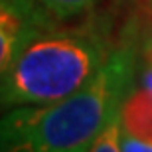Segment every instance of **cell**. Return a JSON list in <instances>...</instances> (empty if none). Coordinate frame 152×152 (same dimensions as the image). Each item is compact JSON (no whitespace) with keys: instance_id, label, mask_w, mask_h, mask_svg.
Returning a JSON list of instances; mask_svg holds the SVG:
<instances>
[{"instance_id":"cell-1","label":"cell","mask_w":152,"mask_h":152,"mask_svg":"<svg viewBox=\"0 0 152 152\" xmlns=\"http://www.w3.org/2000/svg\"><path fill=\"white\" fill-rule=\"evenodd\" d=\"M138 57L129 45L113 50L75 93L45 105L12 107L0 117V152H83L105 124L121 115L138 79Z\"/></svg>"},{"instance_id":"cell-2","label":"cell","mask_w":152,"mask_h":152,"mask_svg":"<svg viewBox=\"0 0 152 152\" xmlns=\"http://www.w3.org/2000/svg\"><path fill=\"white\" fill-rule=\"evenodd\" d=\"M111 51L95 30H45L24 48L4 77L0 107L45 105L71 95L101 69Z\"/></svg>"},{"instance_id":"cell-3","label":"cell","mask_w":152,"mask_h":152,"mask_svg":"<svg viewBox=\"0 0 152 152\" xmlns=\"http://www.w3.org/2000/svg\"><path fill=\"white\" fill-rule=\"evenodd\" d=\"M50 18L36 0H0V85L24 48L53 28Z\"/></svg>"},{"instance_id":"cell-4","label":"cell","mask_w":152,"mask_h":152,"mask_svg":"<svg viewBox=\"0 0 152 152\" xmlns=\"http://www.w3.org/2000/svg\"><path fill=\"white\" fill-rule=\"evenodd\" d=\"M36 2L57 20L87 14L99 4V0H36Z\"/></svg>"},{"instance_id":"cell-5","label":"cell","mask_w":152,"mask_h":152,"mask_svg":"<svg viewBox=\"0 0 152 152\" xmlns=\"http://www.w3.org/2000/svg\"><path fill=\"white\" fill-rule=\"evenodd\" d=\"M123 130H124L123 117L117 115V117L111 118V121L101 129V132L93 138L89 150H93V152H115V150H121Z\"/></svg>"},{"instance_id":"cell-6","label":"cell","mask_w":152,"mask_h":152,"mask_svg":"<svg viewBox=\"0 0 152 152\" xmlns=\"http://www.w3.org/2000/svg\"><path fill=\"white\" fill-rule=\"evenodd\" d=\"M121 150H126V152H152V136L132 134V132L123 130Z\"/></svg>"},{"instance_id":"cell-7","label":"cell","mask_w":152,"mask_h":152,"mask_svg":"<svg viewBox=\"0 0 152 152\" xmlns=\"http://www.w3.org/2000/svg\"><path fill=\"white\" fill-rule=\"evenodd\" d=\"M138 85L152 97V42L146 48V61L142 65V71H138Z\"/></svg>"},{"instance_id":"cell-8","label":"cell","mask_w":152,"mask_h":152,"mask_svg":"<svg viewBox=\"0 0 152 152\" xmlns=\"http://www.w3.org/2000/svg\"><path fill=\"white\" fill-rule=\"evenodd\" d=\"M148 2H150V6H152V0H148Z\"/></svg>"}]
</instances>
